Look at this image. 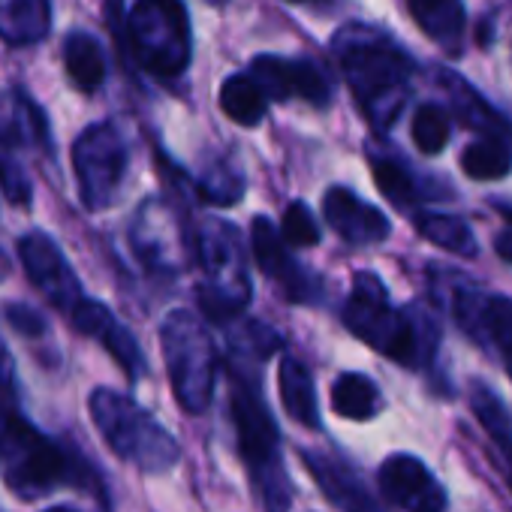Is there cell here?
<instances>
[{"mask_svg": "<svg viewBox=\"0 0 512 512\" xmlns=\"http://www.w3.org/2000/svg\"><path fill=\"white\" fill-rule=\"evenodd\" d=\"M416 25L446 52L458 55L464 40V4L461 0H407Z\"/></svg>", "mask_w": 512, "mask_h": 512, "instance_id": "7402d4cb", "label": "cell"}, {"mask_svg": "<svg viewBox=\"0 0 512 512\" xmlns=\"http://www.w3.org/2000/svg\"><path fill=\"white\" fill-rule=\"evenodd\" d=\"M323 217L350 244H380L389 238V217L371 202L359 199L350 187H329L323 196Z\"/></svg>", "mask_w": 512, "mask_h": 512, "instance_id": "ac0fdd59", "label": "cell"}, {"mask_svg": "<svg viewBox=\"0 0 512 512\" xmlns=\"http://www.w3.org/2000/svg\"><path fill=\"white\" fill-rule=\"evenodd\" d=\"M371 169H374V181H377V187L383 190V196H389L398 208H410L416 199H422L416 178H413L410 169L401 166L398 160L377 157V160L371 163Z\"/></svg>", "mask_w": 512, "mask_h": 512, "instance_id": "4dcf8cb0", "label": "cell"}, {"mask_svg": "<svg viewBox=\"0 0 512 512\" xmlns=\"http://www.w3.org/2000/svg\"><path fill=\"white\" fill-rule=\"evenodd\" d=\"M127 166H130V151L121 130L112 121H100L82 130V136L73 142V172H76L82 205L88 211L109 208L121 193Z\"/></svg>", "mask_w": 512, "mask_h": 512, "instance_id": "9c48e42d", "label": "cell"}, {"mask_svg": "<svg viewBox=\"0 0 512 512\" xmlns=\"http://www.w3.org/2000/svg\"><path fill=\"white\" fill-rule=\"evenodd\" d=\"M127 31L133 55L148 73L172 79L187 70L193 43L190 16L181 0H136L127 19Z\"/></svg>", "mask_w": 512, "mask_h": 512, "instance_id": "ba28073f", "label": "cell"}, {"mask_svg": "<svg viewBox=\"0 0 512 512\" xmlns=\"http://www.w3.org/2000/svg\"><path fill=\"white\" fill-rule=\"evenodd\" d=\"M416 229L422 238L440 244L449 253L458 256H476V235L467 220L452 217V214H434V211H419L416 214Z\"/></svg>", "mask_w": 512, "mask_h": 512, "instance_id": "83f0119b", "label": "cell"}, {"mask_svg": "<svg viewBox=\"0 0 512 512\" xmlns=\"http://www.w3.org/2000/svg\"><path fill=\"white\" fill-rule=\"evenodd\" d=\"M70 323L76 332L94 338L103 344V350L118 362V368L127 374V380H142L148 374V362H145V353L139 347V341L133 338V332L118 323V317L103 305V302H94V299H85L73 314H70Z\"/></svg>", "mask_w": 512, "mask_h": 512, "instance_id": "2e32d148", "label": "cell"}, {"mask_svg": "<svg viewBox=\"0 0 512 512\" xmlns=\"http://www.w3.org/2000/svg\"><path fill=\"white\" fill-rule=\"evenodd\" d=\"M229 347H232V359L256 365V362H266L272 353H278L281 335L260 320H244L241 326L229 332Z\"/></svg>", "mask_w": 512, "mask_h": 512, "instance_id": "f546056e", "label": "cell"}, {"mask_svg": "<svg viewBox=\"0 0 512 512\" xmlns=\"http://www.w3.org/2000/svg\"><path fill=\"white\" fill-rule=\"evenodd\" d=\"M199 196L211 205H235L244 193V175L226 163H214L196 184Z\"/></svg>", "mask_w": 512, "mask_h": 512, "instance_id": "d6a6232c", "label": "cell"}, {"mask_svg": "<svg viewBox=\"0 0 512 512\" xmlns=\"http://www.w3.org/2000/svg\"><path fill=\"white\" fill-rule=\"evenodd\" d=\"M13 380H16V365H13V356H10L7 344L0 341V389L10 392V389H13Z\"/></svg>", "mask_w": 512, "mask_h": 512, "instance_id": "d590c367", "label": "cell"}, {"mask_svg": "<svg viewBox=\"0 0 512 512\" xmlns=\"http://www.w3.org/2000/svg\"><path fill=\"white\" fill-rule=\"evenodd\" d=\"M130 241L139 260L160 275H178L190 266V260H196V244L187 241L178 214L160 199H148L136 211Z\"/></svg>", "mask_w": 512, "mask_h": 512, "instance_id": "7c38bea8", "label": "cell"}, {"mask_svg": "<svg viewBox=\"0 0 512 512\" xmlns=\"http://www.w3.org/2000/svg\"><path fill=\"white\" fill-rule=\"evenodd\" d=\"M211 4H226V0H211Z\"/></svg>", "mask_w": 512, "mask_h": 512, "instance_id": "f35d334b", "label": "cell"}, {"mask_svg": "<svg viewBox=\"0 0 512 512\" xmlns=\"http://www.w3.org/2000/svg\"><path fill=\"white\" fill-rule=\"evenodd\" d=\"M64 67L79 91H97L106 82V52L94 34L73 31L64 40Z\"/></svg>", "mask_w": 512, "mask_h": 512, "instance_id": "d4e9b609", "label": "cell"}, {"mask_svg": "<svg viewBox=\"0 0 512 512\" xmlns=\"http://www.w3.org/2000/svg\"><path fill=\"white\" fill-rule=\"evenodd\" d=\"M470 407H473L479 425L485 428V434L491 437L494 449L500 452V464L506 470V485L512 491V416H509L506 404L500 401V395L485 383H473Z\"/></svg>", "mask_w": 512, "mask_h": 512, "instance_id": "603a6c76", "label": "cell"}, {"mask_svg": "<svg viewBox=\"0 0 512 512\" xmlns=\"http://www.w3.org/2000/svg\"><path fill=\"white\" fill-rule=\"evenodd\" d=\"M266 94L250 76H229L220 88V109L241 127H256L266 115Z\"/></svg>", "mask_w": 512, "mask_h": 512, "instance_id": "4316f807", "label": "cell"}, {"mask_svg": "<svg viewBox=\"0 0 512 512\" xmlns=\"http://www.w3.org/2000/svg\"><path fill=\"white\" fill-rule=\"evenodd\" d=\"M278 386H281V401H284L287 413L305 428H320V407H317L314 377L296 356H287L281 362Z\"/></svg>", "mask_w": 512, "mask_h": 512, "instance_id": "cb8c5ba5", "label": "cell"}, {"mask_svg": "<svg viewBox=\"0 0 512 512\" xmlns=\"http://www.w3.org/2000/svg\"><path fill=\"white\" fill-rule=\"evenodd\" d=\"M437 79H440V85H443V91H446V97H449V103H452V112L461 118V124L464 127H470V130H479L485 139H509L512 136V124L509 121H503L461 76H455L452 70H440L437 73Z\"/></svg>", "mask_w": 512, "mask_h": 512, "instance_id": "ffe728a7", "label": "cell"}, {"mask_svg": "<svg viewBox=\"0 0 512 512\" xmlns=\"http://www.w3.org/2000/svg\"><path fill=\"white\" fill-rule=\"evenodd\" d=\"M25 145L49 148V124L43 109L22 91L0 94V187L10 202H31V181L16 151Z\"/></svg>", "mask_w": 512, "mask_h": 512, "instance_id": "30bf717a", "label": "cell"}, {"mask_svg": "<svg viewBox=\"0 0 512 512\" xmlns=\"http://www.w3.org/2000/svg\"><path fill=\"white\" fill-rule=\"evenodd\" d=\"M250 79L263 88L269 100H305L314 106H326L332 91L326 76L311 61H287L275 55H260L250 64Z\"/></svg>", "mask_w": 512, "mask_h": 512, "instance_id": "e0dca14e", "label": "cell"}, {"mask_svg": "<svg viewBox=\"0 0 512 512\" xmlns=\"http://www.w3.org/2000/svg\"><path fill=\"white\" fill-rule=\"evenodd\" d=\"M49 512H76V509H70V506H55V509H49Z\"/></svg>", "mask_w": 512, "mask_h": 512, "instance_id": "74e56055", "label": "cell"}, {"mask_svg": "<svg viewBox=\"0 0 512 512\" xmlns=\"http://www.w3.org/2000/svg\"><path fill=\"white\" fill-rule=\"evenodd\" d=\"M461 169L473 181H497L512 172V151L503 139L470 142L461 154Z\"/></svg>", "mask_w": 512, "mask_h": 512, "instance_id": "f1b7e54d", "label": "cell"}, {"mask_svg": "<svg viewBox=\"0 0 512 512\" xmlns=\"http://www.w3.org/2000/svg\"><path fill=\"white\" fill-rule=\"evenodd\" d=\"M383 392L365 374H341L332 386V410L344 419L365 422L383 410Z\"/></svg>", "mask_w": 512, "mask_h": 512, "instance_id": "484cf974", "label": "cell"}, {"mask_svg": "<svg viewBox=\"0 0 512 512\" xmlns=\"http://www.w3.org/2000/svg\"><path fill=\"white\" fill-rule=\"evenodd\" d=\"M377 482H380L383 497L404 512H443L446 509V491L440 479L416 455H407V452L389 455L380 464Z\"/></svg>", "mask_w": 512, "mask_h": 512, "instance_id": "9a60e30c", "label": "cell"}, {"mask_svg": "<svg viewBox=\"0 0 512 512\" xmlns=\"http://www.w3.org/2000/svg\"><path fill=\"white\" fill-rule=\"evenodd\" d=\"M0 470L10 491L25 500L49 494L67 482L88 488V470L82 461L67 446L43 437L19 413L0 416Z\"/></svg>", "mask_w": 512, "mask_h": 512, "instance_id": "277c9868", "label": "cell"}, {"mask_svg": "<svg viewBox=\"0 0 512 512\" xmlns=\"http://www.w3.org/2000/svg\"><path fill=\"white\" fill-rule=\"evenodd\" d=\"M440 293H446L455 323L479 344H488L503 359L512 380V302L491 296L464 278H449V287H440Z\"/></svg>", "mask_w": 512, "mask_h": 512, "instance_id": "8fae6325", "label": "cell"}, {"mask_svg": "<svg viewBox=\"0 0 512 512\" xmlns=\"http://www.w3.org/2000/svg\"><path fill=\"white\" fill-rule=\"evenodd\" d=\"M250 244H253V256H256V263H260L263 275L269 281H275L290 302L308 305V302L320 299V278L314 272H308L299 260H293L284 235L269 223V217H263V214L253 217Z\"/></svg>", "mask_w": 512, "mask_h": 512, "instance_id": "5bb4252c", "label": "cell"}, {"mask_svg": "<svg viewBox=\"0 0 512 512\" xmlns=\"http://www.w3.org/2000/svg\"><path fill=\"white\" fill-rule=\"evenodd\" d=\"M196 263L202 269V284L196 287V302L202 317L211 323H229L250 305V278L244 244L232 223L208 217L196 232Z\"/></svg>", "mask_w": 512, "mask_h": 512, "instance_id": "8992f818", "label": "cell"}, {"mask_svg": "<svg viewBox=\"0 0 512 512\" xmlns=\"http://www.w3.org/2000/svg\"><path fill=\"white\" fill-rule=\"evenodd\" d=\"M160 347L175 401L199 416L211 407L217 383V347L193 311H172L160 326Z\"/></svg>", "mask_w": 512, "mask_h": 512, "instance_id": "52a82bcc", "label": "cell"}, {"mask_svg": "<svg viewBox=\"0 0 512 512\" xmlns=\"http://www.w3.org/2000/svg\"><path fill=\"white\" fill-rule=\"evenodd\" d=\"M494 250L503 263H512V226H506L497 238H494Z\"/></svg>", "mask_w": 512, "mask_h": 512, "instance_id": "8d00e7d4", "label": "cell"}, {"mask_svg": "<svg viewBox=\"0 0 512 512\" xmlns=\"http://www.w3.org/2000/svg\"><path fill=\"white\" fill-rule=\"evenodd\" d=\"M88 407L106 446L142 473H166L181 458L178 440L130 395L97 389Z\"/></svg>", "mask_w": 512, "mask_h": 512, "instance_id": "5b68a950", "label": "cell"}, {"mask_svg": "<svg viewBox=\"0 0 512 512\" xmlns=\"http://www.w3.org/2000/svg\"><path fill=\"white\" fill-rule=\"evenodd\" d=\"M293 4H305V0H293Z\"/></svg>", "mask_w": 512, "mask_h": 512, "instance_id": "ab89813d", "label": "cell"}, {"mask_svg": "<svg viewBox=\"0 0 512 512\" xmlns=\"http://www.w3.org/2000/svg\"><path fill=\"white\" fill-rule=\"evenodd\" d=\"M452 136V121L446 115V109L434 106V103H425L416 109L413 115V142L422 154H440L446 148Z\"/></svg>", "mask_w": 512, "mask_h": 512, "instance_id": "1f68e13d", "label": "cell"}, {"mask_svg": "<svg viewBox=\"0 0 512 512\" xmlns=\"http://www.w3.org/2000/svg\"><path fill=\"white\" fill-rule=\"evenodd\" d=\"M281 235L287 241V247H311L320 241V226L317 217L311 214V208L305 202H293L284 211V223H281Z\"/></svg>", "mask_w": 512, "mask_h": 512, "instance_id": "836d02e7", "label": "cell"}, {"mask_svg": "<svg viewBox=\"0 0 512 512\" xmlns=\"http://www.w3.org/2000/svg\"><path fill=\"white\" fill-rule=\"evenodd\" d=\"M332 52L341 61L344 79L365 118L377 130H389L407 106L413 61L392 43V37L368 25L341 28Z\"/></svg>", "mask_w": 512, "mask_h": 512, "instance_id": "6da1fadb", "label": "cell"}, {"mask_svg": "<svg viewBox=\"0 0 512 512\" xmlns=\"http://www.w3.org/2000/svg\"><path fill=\"white\" fill-rule=\"evenodd\" d=\"M4 311H7L10 326H13L19 335H25V338H43V335H46V320H43V314H40V311H34L31 305L10 302Z\"/></svg>", "mask_w": 512, "mask_h": 512, "instance_id": "e575fe53", "label": "cell"}, {"mask_svg": "<svg viewBox=\"0 0 512 512\" xmlns=\"http://www.w3.org/2000/svg\"><path fill=\"white\" fill-rule=\"evenodd\" d=\"M253 362L232 359L229 365V407L238 434V449L247 464L253 491L266 512H287L293 488L281 461V434L260 395V383L247 374Z\"/></svg>", "mask_w": 512, "mask_h": 512, "instance_id": "3957f363", "label": "cell"}, {"mask_svg": "<svg viewBox=\"0 0 512 512\" xmlns=\"http://www.w3.org/2000/svg\"><path fill=\"white\" fill-rule=\"evenodd\" d=\"M344 326L401 368H425L437 350V326L419 308H395L383 281L371 272L353 278L344 302Z\"/></svg>", "mask_w": 512, "mask_h": 512, "instance_id": "7a4b0ae2", "label": "cell"}, {"mask_svg": "<svg viewBox=\"0 0 512 512\" xmlns=\"http://www.w3.org/2000/svg\"><path fill=\"white\" fill-rule=\"evenodd\" d=\"M305 464L326 491L332 503H338L344 512H383L374 494L362 485L356 470H350L344 461L329 458L323 452H305Z\"/></svg>", "mask_w": 512, "mask_h": 512, "instance_id": "d6986e66", "label": "cell"}, {"mask_svg": "<svg viewBox=\"0 0 512 512\" xmlns=\"http://www.w3.org/2000/svg\"><path fill=\"white\" fill-rule=\"evenodd\" d=\"M19 260L31 278V284L58 308L73 314L85 296H82V284L70 266V260L64 256V250L55 244L52 235L46 232H28L19 238Z\"/></svg>", "mask_w": 512, "mask_h": 512, "instance_id": "4fadbf2b", "label": "cell"}, {"mask_svg": "<svg viewBox=\"0 0 512 512\" xmlns=\"http://www.w3.org/2000/svg\"><path fill=\"white\" fill-rule=\"evenodd\" d=\"M52 31V0H0V40L7 46L43 43Z\"/></svg>", "mask_w": 512, "mask_h": 512, "instance_id": "44dd1931", "label": "cell"}]
</instances>
